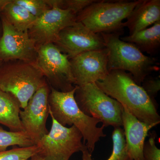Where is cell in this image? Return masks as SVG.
Here are the masks:
<instances>
[{
    "label": "cell",
    "mask_w": 160,
    "mask_h": 160,
    "mask_svg": "<svg viewBox=\"0 0 160 160\" xmlns=\"http://www.w3.org/2000/svg\"><path fill=\"white\" fill-rule=\"evenodd\" d=\"M3 62L2 61L1 59H0V67H1V66H2V65L3 64Z\"/></svg>",
    "instance_id": "30"
},
{
    "label": "cell",
    "mask_w": 160,
    "mask_h": 160,
    "mask_svg": "<svg viewBox=\"0 0 160 160\" xmlns=\"http://www.w3.org/2000/svg\"><path fill=\"white\" fill-rule=\"evenodd\" d=\"M155 134H151L148 142H145L143 149L144 160H160V150L155 144Z\"/></svg>",
    "instance_id": "24"
},
{
    "label": "cell",
    "mask_w": 160,
    "mask_h": 160,
    "mask_svg": "<svg viewBox=\"0 0 160 160\" xmlns=\"http://www.w3.org/2000/svg\"><path fill=\"white\" fill-rule=\"evenodd\" d=\"M122 33H101L108 50V70L129 72L135 82L141 86L148 76L160 70L159 63L156 58L146 55L133 44L120 39Z\"/></svg>",
    "instance_id": "3"
},
{
    "label": "cell",
    "mask_w": 160,
    "mask_h": 160,
    "mask_svg": "<svg viewBox=\"0 0 160 160\" xmlns=\"http://www.w3.org/2000/svg\"><path fill=\"white\" fill-rule=\"evenodd\" d=\"M141 1L96 0L77 15V22L96 33L123 32V20Z\"/></svg>",
    "instance_id": "5"
},
{
    "label": "cell",
    "mask_w": 160,
    "mask_h": 160,
    "mask_svg": "<svg viewBox=\"0 0 160 160\" xmlns=\"http://www.w3.org/2000/svg\"><path fill=\"white\" fill-rule=\"evenodd\" d=\"M76 86L75 99L85 114L99 120L104 127L122 126L121 103L103 92L96 83Z\"/></svg>",
    "instance_id": "6"
},
{
    "label": "cell",
    "mask_w": 160,
    "mask_h": 160,
    "mask_svg": "<svg viewBox=\"0 0 160 160\" xmlns=\"http://www.w3.org/2000/svg\"><path fill=\"white\" fill-rule=\"evenodd\" d=\"M10 1L11 0H0V16L6 5L10 2Z\"/></svg>",
    "instance_id": "26"
},
{
    "label": "cell",
    "mask_w": 160,
    "mask_h": 160,
    "mask_svg": "<svg viewBox=\"0 0 160 160\" xmlns=\"http://www.w3.org/2000/svg\"><path fill=\"white\" fill-rule=\"evenodd\" d=\"M54 44L69 59L86 52L106 48L101 33H94L78 22L62 30Z\"/></svg>",
    "instance_id": "11"
},
{
    "label": "cell",
    "mask_w": 160,
    "mask_h": 160,
    "mask_svg": "<svg viewBox=\"0 0 160 160\" xmlns=\"http://www.w3.org/2000/svg\"><path fill=\"white\" fill-rule=\"evenodd\" d=\"M46 82L35 63L20 61L3 62L0 67V89L13 97L24 109L36 92Z\"/></svg>",
    "instance_id": "4"
},
{
    "label": "cell",
    "mask_w": 160,
    "mask_h": 160,
    "mask_svg": "<svg viewBox=\"0 0 160 160\" xmlns=\"http://www.w3.org/2000/svg\"><path fill=\"white\" fill-rule=\"evenodd\" d=\"M98 87L126 107L140 121L147 124L160 123V117L153 100L129 72L121 70L109 71L105 78L96 82Z\"/></svg>",
    "instance_id": "1"
},
{
    "label": "cell",
    "mask_w": 160,
    "mask_h": 160,
    "mask_svg": "<svg viewBox=\"0 0 160 160\" xmlns=\"http://www.w3.org/2000/svg\"><path fill=\"white\" fill-rule=\"evenodd\" d=\"M40 151L37 145L29 147H15L0 152V160H27Z\"/></svg>",
    "instance_id": "21"
},
{
    "label": "cell",
    "mask_w": 160,
    "mask_h": 160,
    "mask_svg": "<svg viewBox=\"0 0 160 160\" xmlns=\"http://www.w3.org/2000/svg\"><path fill=\"white\" fill-rule=\"evenodd\" d=\"M123 107L122 121L128 154L132 160H144L143 149L145 139L149 130L158 124L140 121L126 107Z\"/></svg>",
    "instance_id": "14"
},
{
    "label": "cell",
    "mask_w": 160,
    "mask_h": 160,
    "mask_svg": "<svg viewBox=\"0 0 160 160\" xmlns=\"http://www.w3.org/2000/svg\"><path fill=\"white\" fill-rule=\"evenodd\" d=\"M82 152V160H88V156L90 153L88 149H86Z\"/></svg>",
    "instance_id": "27"
},
{
    "label": "cell",
    "mask_w": 160,
    "mask_h": 160,
    "mask_svg": "<svg viewBox=\"0 0 160 160\" xmlns=\"http://www.w3.org/2000/svg\"><path fill=\"white\" fill-rule=\"evenodd\" d=\"M96 0H59V8L69 10L77 15Z\"/></svg>",
    "instance_id": "23"
},
{
    "label": "cell",
    "mask_w": 160,
    "mask_h": 160,
    "mask_svg": "<svg viewBox=\"0 0 160 160\" xmlns=\"http://www.w3.org/2000/svg\"><path fill=\"white\" fill-rule=\"evenodd\" d=\"M50 92V87L46 81L32 97L26 107L20 112L24 131L35 145L49 132L46 124L49 115Z\"/></svg>",
    "instance_id": "9"
},
{
    "label": "cell",
    "mask_w": 160,
    "mask_h": 160,
    "mask_svg": "<svg viewBox=\"0 0 160 160\" xmlns=\"http://www.w3.org/2000/svg\"><path fill=\"white\" fill-rule=\"evenodd\" d=\"M123 23L129 35L142 31L160 21V0H141Z\"/></svg>",
    "instance_id": "15"
},
{
    "label": "cell",
    "mask_w": 160,
    "mask_h": 160,
    "mask_svg": "<svg viewBox=\"0 0 160 160\" xmlns=\"http://www.w3.org/2000/svg\"><path fill=\"white\" fill-rule=\"evenodd\" d=\"M50 117L51 129L37 144L39 155L45 160H69L74 153L87 149L82 142V135L75 126H62Z\"/></svg>",
    "instance_id": "7"
},
{
    "label": "cell",
    "mask_w": 160,
    "mask_h": 160,
    "mask_svg": "<svg viewBox=\"0 0 160 160\" xmlns=\"http://www.w3.org/2000/svg\"><path fill=\"white\" fill-rule=\"evenodd\" d=\"M142 87L152 99L157 96L160 89V76L157 78L146 77L142 84Z\"/></svg>",
    "instance_id": "25"
},
{
    "label": "cell",
    "mask_w": 160,
    "mask_h": 160,
    "mask_svg": "<svg viewBox=\"0 0 160 160\" xmlns=\"http://www.w3.org/2000/svg\"><path fill=\"white\" fill-rule=\"evenodd\" d=\"M108 50L86 52L69 59L76 86L96 83L105 78L109 73Z\"/></svg>",
    "instance_id": "13"
},
{
    "label": "cell",
    "mask_w": 160,
    "mask_h": 160,
    "mask_svg": "<svg viewBox=\"0 0 160 160\" xmlns=\"http://www.w3.org/2000/svg\"><path fill=\"white\" fill-rule=\"evenodd\" d=\"M21 109L17 100L0 89V124L11 131H24L19 116Z\"/></svg>",
    "instance_id": "17"
},
{
    "label": "cell",
    "mask_w": 160,
    "mask_h": 160,
    "mask_svg": "<svg viewBox=\"0 0 160 160\" xmlns=\"http://www.w3.org/2000/svg\"><path fill=\"white\" fill-rule=\"evenodd\" d=\"M113 149L111 156L107 160H132L126 148L124 130L121 127H115L112 133ZM88 160H92L91 154Z\"/></svg>",
    "instance_id": "20"
},
{
    "label": "cell",
    "mask_w": 160,
    "mask_h": 160,
    "mask_svg": "<svg viewBox=\"0 0 160 160\" xmlns=\"http://www.w3.org/2000/svg\"><path fill=\"white\" fill-rule=\"evenodd\" d=\"M124 42L131 43L140 51L153 57L160 48V21L151 27L131 35L120 38Z\"/></svg>",
    "instance_id": "16"
},
{
    "label": "cell",
    "mask_w": 160,
    "mask_h": 160,
    "mask_svg": "<svg viewBox=\"0 0 160 160\" xmlns=\"http://www.w3.org/2000/svg\"><path fill=\"white\" fill-rule=\"evenodd\" d=\"M77 16L70 10L54 6L37 19L28 30L29 37L36 47L54 44L62 30L77 22Z\"/></svg>",
    "instance_id": "12"
},
{
    "label": "cell",
    "mask_w": 160,
    "mask_h": 160,
    "mask_svg": "<svg viewBox=\"0 0 160 160\" xmlns=\"http://www.w3.org/2000/svg\"><path fill=\"white\" fill-rule=\"evenodd\" d=\"M1 16L15 29L22 32L28 31L37 19L13 0L6 5Z\"/></svg>",
    "instance_id": "18"
},
{
    "label": "cell",
    "mask_w": 160,
    "mask_h": 160,
    "mask_svg": "<svg viewBox=\"0 0 160 160\" xmlns=\"http://www.w3.org/2000/svg\"><path fill=\"white\" fill-rule=\"evenodd\" d=\"M27 160H45L38 154L34 155Z\"/></svg>",
    "instance_id": "28"
},
{
    "label": "cell",
    "mask_w": 160,
    "mask_h": 160,
    "mask_svg": "<svg viewBox=\"0 0 160 160\" xmlns=\"http://www.w3.org/2000/svg\"><path fill=\"white\" fill-rule=\"evenodd\" d=\"M2 34L0 37V59L3 62L20 61L35 63L37 48L28 31H19L1 16Z\"/></svg>",
    "instance_id": "10"
},
{
    "label": "cell",
    "mask_w": 160,
    "mask_h": 160,
    "mask_svg": "<svg viewBox=\"0 0 160 160\" xmlns=\"http://www.w3.org/2000/svg\"><path fill=\"white\" fill-rule=\"evenodd\" d=\"M37 48V58L35 64L50 87L62 92L73 90L76 86L68 56L53 43L45 44Z\"/></svg>",
    "instance_id": "8"
},
{
    "label": "cell",
    "mask_w": 160,
    "mask_h": 160,
    "mask_svg": "<svg viewBox=\"0 0 160 160\" xmlns=\"http://www.w3.org/2000/svg\"><path fill=\"white\" fill-rule=\"evenodd\" d=\"M77 86L67 92L58 91L50 87L49 104V115L64 126H74L82 135L83 142L86 144L89 153L94 151L96 143L100 138L106 135L103 132L105 127H98L99 120L85 114L78 106L75 99Z\"/></svg>",
    "instance_id": "2"
},
{
    "label": "cell",
    "mask_w": 160,
    "mask_h": 160,
    "mask_svg": "<svg viewBox=\"0 0 160 160\" xmlns=\"http://www.w3.org/2000/svg\"><path fill=\"white\" fill-rule=\"evenodd\" d=\"M29 147L35 146L25 131H7L0 126V152L6 151L9 146Z\"/></svg>",
    "instance_id": "19"
},
{
    "label": "cell",
    "mask_w": 160,
    "mask_h": 160,
    "mask_svg": "<svg viewBox=\"0 0 160 160\" xmlns=\"http://www.w3.org/2000/svg\"><path fill=\"white\" fill-rule=\"evenodd\" d=\"M13 1L25 8L37 18L51 9L47 5L46 0H13Z\"/></svg>",
    "instance_id": "22"
},
{
    "label": "cell",
    "mask_w": 160,
    "mask_h": 160,
    "mask_svg": "<svg viewBox=\"0 0 160 160\" xmlns=\"http://www.w3.org/2000/svg\"><path fill=\"white\" fill-rule=\"evenodd\" d=\"M2 34V24L0 23V37H1V35Z\"/></svg>",
    "instance_id": "29"
}]
</instances>
